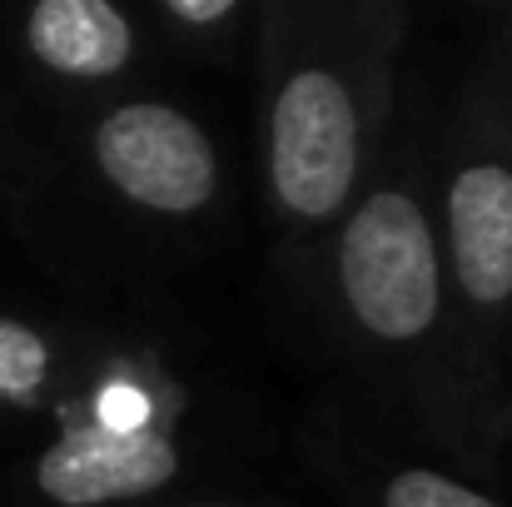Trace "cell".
Returning a JSON list of instances; mask_svg holds the SVG:
<instances>
[{
  "instance_id": "ba28073f",
  "label": "cell",
  "mask_w": 512,
  "mask_h": 507,
  "mask_svg": "<svg viewBox=\"0 0 512 507\" xmlns=\"http://www.w3.org/2000/svg\"><path fill=\"white\" fill-rule=\"evenodd\" d=\"M383 507H503L493 498H483L478 488L433 473V468H403L383 483Z\"/></svg>"
},
{
  "instance_id": "8992f818",
  "label": "cell",
  "mask_w": 512,
  "mask_h": 507,
  "mask_svg": "<svg viewBox=\"0 0 512 507\" xmlns=\"http://www.w3.org/2000/svg\"><path fill=\"white\" fill-rule=\"evenodd\" d=\"M20 40L30 60L60 80H110L135 55V30L110 0H40Z\"/></svg>"
},
{
  "instance_id": "6da1fadb",
  "label": "cell",
  "mask_w": 512,
  "mask_h": 507,
  "mask_svg": "<svg viewBox=\"0 0 512 507\" xmlns=\"http://www.w3.org/2000/svg\"><path fill=\"white\" fill-rule=\"evenodd\" d=\"M339 289L353 324L378 343H418L443 309V264L423 204L373 189L339 234Z\"/></svg>"
},
{
  "instance_id": "5b68a950",
  "label": "cell",
  "mask_w": 512,
  "mask_h": 507,
  "mask_svg": "<svg viewBox=\"0 0 512 507\" xmlns=\"http://www.w3.org/2000/svg\"><path fill=\"white\" fill-rule=\"evenodd\" d=\"M448 274L478 314L512 304V165L473 160L448 179Z\"/></svg>"
},
{
  "instance_id": "3957f363",
  "label": "cell",
  "mask_w": 512,
  "mask_h": 507,
  "mask_svg": "<svg viewBox=\"0 0 512 507\" xmlns=\"http://www.w3.org/2000/svg\"><path fill=\"white\" fill-rule=\"evenodd\" d=\"M95 165L130 204L184 219L219 189V160L199 120L165 100H125L95 125Z\"/></svg>"
},
{
  "instance_id": "52a82bcc",
  "label": "cell",
  "mask_w": 512,
  "mask_h": 507,
  "mask_svg": "<svg viewBox=\"0 0 512 507\" xmlns=\"http://www.w3.org/2000/svg\"><path fill=\"white\" fill-rule=\"evenodd\" d=\"M55 378V348L50 338L20 319L0 314V408H30L45 398Z\"/></svg>"
},
{
  "instance_id": "9c48e42d",
  "label": "cell",
  "mask_w": 512,
  "mask_h": 507,
  "mask_svg": "<svg viewBox=\"0 0 512 507\" xmlns=\"http://www.w3.org/2000/svg\"><path fill=\"white\" fill-rule=\"evenodd\" d=\"M239 10V0H165V15H170L174 25H194V30H204V25H219V20H229Z\"/></svg>"
},
{
  "instance_id": "277c9868",
  "label": "cell",
  "mask_w": 512,
  "mask_h": 507,
  "mask_svg": "<svg viewBox=\"0 0 512 507\" xmlns=\"http://www.w3.org/2000/svg\"><path fill=\"white\" fill-rule=\"evenodd\" d=\"M179 448L155 428L85 423L65 428L30 468V483L55 507H110L170 488Z\"/></svg>"
},
{
  "instance_id": "7a4b0ae2",
  "label": "cell",
  "mask_w": 512,
  "mask_h": 507,
  "mask_svg": "<svg viewBox=\"0 0 512 507\" xmlns=\"http://www.w3.org/2000/svg\"><path fill=\"white\" fill-rule=\"evenodd\" d=\"M358 179V105L339 70L299 65L269 105V184L284 214H339Z\"/></svg>"
}]
</instances>
